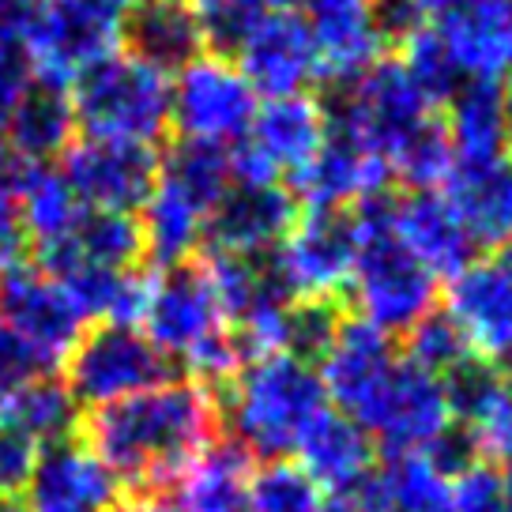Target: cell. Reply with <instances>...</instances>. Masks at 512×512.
<instances>
[{
	"label": "cell",
	"mask_w": 512,
	"mask_h": 512,
	"mask_svg": "<svg viewBox=\"0 0 512 512\" xmlns=\"http://www.w3.org/2000/svg\"><path fill=\"white\" fill-rule=\"evenodd\" d=\"M219 400L200 381H166L83 418V441L121 486L162 497L219 441Z\"/></svg>",
	"instance_id": "6da1fadb"
},
{
	"label": "cell",
	"mask_w": 512,
	"mask_h": 512,
	"mask_svg": "<svg viewBox=\"0 0 512 512\" xmlns=\"http://www.w3.org/2000/svg\"><path fill=\"white\" fill-rule=\"evenodd\" d=\"M328 407L313 362L298 354H264L249 358L230 381L226 400L219 403V422H226L234 445L249 460H283L290 456L305 430Z\"/></svg>",
	"instance_id": "7a4b0ae2"
},
{
	"label": "cell",
	"mask_w": 512,
	"mask_h": 512,
	"mask_svg": "<svg viewBox=\"0 0 512 512\" xmlns=\"http://www.w3.org/2000/svg\"><path fill=\"white\" fill-rule=\"evenodd\" d=\"M140 332L166 362H181L192 381L208 388L234 381L238 369L249 362L200 264H177L147 275Z\"/></svg>",
	"instance_id": "3957f363"
},
{
	"label": "cell",
	"mask_w": 512,
	"mask_h": 512,
	"mask_svg": "<svg viewBox=\"0 0 512 512\" xmlns=\"http://www.w3.org/2000/svg\"><path fill=\"white\" fill-rule=\"evenodd\" d=\"M68 106L87 140L155 147L170 125V72L113 49L72 80Z\"/></svg>",
	"instance_id": "277c9868"
},
{
	"label": "cell",
	"mask_w": 512,
	"mask_h": 512,
	"mask_svg": "<svg viewBox=\"0 0 512 512\" xmlns=\"http://www.w3.org/2000/svg\"><path fill=\"white\" fill-rule=\"evenodd\" d=\"M354 272L351 290L358 313L369 328L384 336L392 332H411L415 324L433 313L437 302V279H433L407 245L392 230V204L388 200H369L354 215Z\"/></svg>",
	"instance_id": "5b68a950"
},
{
	"label": "cell",
	"mask_w": 512,
	"mask_h": 512,
	"mask_svg": "<svg viewBox=\"0 0 512 512\" xmlns=\"http://www.w3.org/2000/svg\"><path fill=\"white\" fill-rule=\"evenodd\" d=\"M121 19L106 0H34L19 42L31 80L68 95L83 68L121 49Z\"/></svg>",
	"instance_id": "8992f818"
},
{
	"label": "cell",
	"mask_w": 512,
	"mask_h": 512,
	"mask_svg": "<svg viewBox=\"0 0 512 512\" xmlns=\"http://www.w3.org/2000/svg\"><path fill=\"white\" fill-rule=\"evenodd\" d=\"M256 110V91L226 53H196L170 76V125L185 144H241Z\"/></svg>",
	"instance_id": "52a82bcc"
},
{
	"label": "cell",
	"mask_w": 512,
	"mask_h": 512,
	"mask_svg": "<svg viewBox=\"0 0 512 512\" xmlns=\"http://www.w3.org/2000/svg\"><path fill=\"white\" fill-rule=\"evenodd\" d=\"M166 373H170V362L147 343L140 328L95 324L72 347L61 381L68 384L72 400L80 407L98 411L144 388H155L166 381Z\"/></svg>",
	"instance_id": "ba28073f"
},
{
	"label": "cell",
	"mask_w": 512,
	"mask_h": 512,
	"mask_svg": "<svg viewBox=\"0 0 512 512\" xmlns=\"http://www.w3.org/2000/svg\"><path fill=\"white\" fill-rule=\"evenodd\" d=\"M354 249V219L343 211H305L279 241L272 272L290 302L328 305L351 287Z\"/></svg>",
	"instance_id": "9c48e42d"
},
{
	"label": "cell",
	"mask_w": 512,
	"mask_h": 512,
	"mask_svg": "<svg viewBox=\"0 0 512 512\" xmlns=\"http://www.w3.org/2000/svg\"><path fill=\"white\" fill-rule=\"evenodd\" d=\"M430 98L418 91L400 61H377L366 76H358L351 95L339 106L336 132L354 144L377 151L384 162L396 155L418 128L433 121Z\"/></svg>",
	"instance_id": "30bf717a"
},
{
	"label": "cell",
	"mask_w": 512,
	"mask_h": 512,
	"mask_svg": "<svg viewBox=\"0 0 512 512\" xmlns=\"http://www.w3.org/2000/svg\"><path fill=\"white\" fill-rule=\"evenodd\" d=\"M0 328L31 347L53 373L68 362L72 347L87 332V320L53 275L38 264H19L0 279Z\"/></svg>",
	"instance_id": "8fae6325"
},
{
	"label": "cell",
	"mask_w": 512,
	"mask_h": 512,
	"mask_svg": "<svg viewBox=\"0 0 512 512\" xmlns=\"http://www.w3.org/2000/svg\"><path fill=\"white\" fill-rule=\"evenodd\" d=\"M57 174L87 211L136 215L159 181V155L155 147L80 136L61 151Z\"/></svg>",
	"instance_id": "7c38bea8"
},
{
	"label": "cell",
	"mask_w": 512,
	"mask_h": 512,
	"mask_svg": "<svg viewBox=\"0 0 512 512\" xmlns=\"http://www.w3.org/2000/svg\"><path fill=\"white\" fill-rule=\"evenodd\" d=\"M456 422L448 407L445 381L396 358V369L366 415L362 430L373 433L392 456H426L441 445Z\"/></svg>",
	"instance_id": "4fadbf2b"
},
{
	"label": "cell",
	"mask_w": 512,
	"mask_h": 512,
	"mask_svg": "<svg viewBox=\"0 0 512 512\" xmlns=\"http://www.w3.org/2000/svg\"><path fill=\"white\" fill-rule=\"evenodd\" d=\"M317 358L324 400H332L339 415L362 426L396 369V354H392L388 336L369 328L366 320H336V328Z\"/></svg>",
	"instance_id": "5bb4252c"
},
{
	"label": "cell",
	"mask_w": 512,
	"mask_h": 512,
	"mask_svg": "<svg viewBox=\"0 0 512 512\" xmlns=\"http://www.w3.org/2000/svg\"><path fill=\"white\" fill-rule=\"evenodd\" d=\"M456 332L464 336L467 351L486 366L509 373L512 369V268L497 260L467 264L452 275L448 313Z\"/></svg>",
	"instance_id": "9a60e30c"
},
{
	"label": "cell",
	"mask_w": 512,
	"mask_h": 512,
	"mask_svg": "<svg viewBox=\"0 0 512 512\" xmlns=\"http://www.w3.org/2000/svg\"><path fill=\"white\" fill-rule=\"evenodd\" d=\"M117 505L121 482L80 437L42 448L23 490L27 512H113Z\"/></svg>",
	"instance_id": "2e32d148"
},
{
	"label": "cell",
	"mask_w": 512,
	"mask_h": 512,
	"mask_svg": "<svg viewBox=\"0 0 512 512\" xmlns=\"http://www.w3.org/2000/svg\"><path fill=\"white\" fill-rule=\"evenodd\" d=\"M305 31L317 53V76L358 80L381 61V0H305Z\"/></svg>",
	"instance_id": "e0dca14e"
},
{
	"label": "cell",
	"mask_w": 512,
	"mask_h": 512,
	"mask_svg": "<svg viewBox=\"0 0 512 512\" xmlns=\"http://www.w3.org/2000/svg\"><path fill=\"white\" fill-rule=\"evenodd\" d=\"M452 422H460L482 464L512 467V377L471 358L445 377Z\"/></svg>",
	"instance_id": "ac0fdd59"
},
{
	"label": "cell",
	"mask_w": 512,
	"mask_h": 512,
	"mask_svg": "<svg viewBox=\"0 0 512 512\" xmlns=\"http://www.w3.org/2000/svg\"><path fill=\"white\" fill-rule=\"evenodd\" d=\"M388 162L354 144L339 132H328V140L302 170H294V196L305 204V211H339L347 204H369L381 200L388 185Z\"/></svg>",
	"instance_id": "d6986e66"
},
{
	"label": "cell",
	"mask_w": 512,
	"mask_h": 512,
	"mask_svg": "<svg viewBox=\"0 0 512 512\" xmlns=\"http://www.w3.org/2000/svg\"><path fill=\"white\" fill-rule=\"evenodd\" d=\"M238 72L256 95L290 98L302 95V87L317 76V53L309 42L302 16L294 12H275L264 23L241 38L238 46Z\"/></svg>",
	"instance_id": "ffe728a7"
},
{
	"label": "cell",
	"mask_w": 512,
	"mask_h": 512,
	"mask_svg": "<svg viewBox=\"0 0 512 512\" xmlns=\"http://www.w3.org/2000/svg\"><path fill=\"white\" fill-rule=\"evenodd\" d=\"M437 42L456 76L490 83L512 72V0H464L437 19Z\"/></svg>",
	"instance_id": "44dd1931"
},
{
	"label": "cell",
	"mask_w": 512,
	"mask_h": 512,
	"mask_svg": "<svg viewBox=\"0 0 512 512\" xmlns=\"http://www.w3.org/2000/svg\"><path fill=\"white\" fill-rule=\"evenodd\" d=\"M298 219L294 196L279 185H230L226 196L208 215L211 253L230 256H260L287 238V230Z\"/></svg>",
	"instance_id": "7402d4cb"
},
{
	"label": "cell",
	"mask_w": 512,
	"mask_h": 512,
	"mask_svg": "<svg viewBox=\"0 0 512 512\" xmlns=\"http://www.w3.org/2000/svg\"><path fill=\"white\" fill-rule=\"evenodd\" d=\"M448 211L460 219L471 245L509 249L512 245V155L486 162H456L445 177Z\"/></svg>",
	"instance_id": "603a6c76"
},
{
	"label": "cell",
	"mask_w": 512,
	"mask_h": 512,
	"mask_svg": "<svg viewBox=\"0 0 512 512\" xmlns=\"http://www.w3.org/2000/svg\"><path fill=\"white\" fill-rule=\"evenodd\" d=\"M144 260V238L136 215L121 211H80L76 226L53 241L46 249H38V268L46 275H64L76 268H98V272H136V264Z\"/></svg>",
	"instance_id": "cb8c5ba5"
},
{
	"label": "cell",
	"mask_w": 512,
	"mask_h": 512,
	"mask_svg": "<svg viewBox=\"0 0 512 512\" xmlns=\"http://www.w3.org/2000/svg\"><path fill=\"white\" fill-rule=\"evenodd\" d=\"M298 460L302 471L317 482V490L351 494L373 475V441L362 426H354L347 415H339L336 407H324L317 422L305 430L298 441Z\"/></svg>",
	"instance_id": "d4e9b609"
},
{
	"label": "cell",
	"mask_w": 512,
	"mask_h": 512,
	"mask_svg": "<svg viewBox=\"0 0 512 512\" xmlns=\"http://www.w3.org/2000/svg\"><path fill=\"white\" fill-rule=\"evenodd\" d=\"M328 140V117L313 98L290 95V98H268V106H260L249 125V136L241 144L256 151L260 159L279 170H302L305 162L317 155Z\"/></svg>",
	"instance_id": "484cf974"
},
{
	"label": "cell",
	"mask_w": 512,
	"mask_h": 512,
	"mask_svg": "<svg viewBox=\"0 0 512 512\" xmlns=\"http://www.w3.org/2000/svg\"><path fill=\"white\" fill-rule=\"evenodd\" d=\"M392 230L407 245V253L437 279V275H460L471 264L475 245L464 234L460 219L448 211L441 196H411L403 204H392Z\"/></svg>",
	"instance_id": "4316f807"
},
{
	"label": "cell",
	"mask_w": 512,
	"mask_h": 512,
	"mask_svg": "<svg viewBox=\"0 0 512 512\" xmlns=\"http://www.w3.org/2000/svg\"><path fill=\"white\" fill-rule=\"evenodd\" d=\"M121 42L140 61L155 64L162 72H177L200 53L204 34L189 0H140L121 19Z\"/></svg>",
	"instance_id": "83f0119b"
},
{
	"label": "cell",
	"mask_w": 512,
	"mask_h": 512,
	"mask_svg": "<svg viewBox=\"0 0 512 512\" xmlns=\"http://www.w3.org/2000/svg\"><path fill=\"white\" fill-rule=\"evenodd\" d=\"M136 223L144 238V256H151V264L162 272V268L189 264V256L200 249V241L208 234V211L177 185L159 177Z\"/></svg>",
	"instance_id": "f1b7e54d"
},
{
	"label": "cell",
	"mask_w": 512,
	"mask_h": 512,
	"mask_svg": "<svg viewBox=\"0 0 512 512\" xmlns=\"http://www.w3.org/2000/svg\"><path fill=\"white\" fill-rule=\"evenodd\" d=\"M0 422L31 437L38 448L61 445L83 430V407L72 400L68 384L61 377H34L16 384L0 400Z\"/></svg>",
	"instance_id": "f546056e"
},
{
	"label": "cell",
	"mask_w": 512,
	"mask_h": 512,
	"mask_svg": "<svg viewBox=\"0 0 512 512\" xmlns=\"http://www.w3.org/2000/svg\"><path fill=\"white\" fill-rule=\"evenodd\" d=\"M174 494V512H249V456L234 441H215L174 482Z\"/></svg>",
	"instance_id": "4dcf8cb0"
},
{
	"label": "cell",
	"mask_w": 512,
	"mask_h": 512,
	"mask_svg": "<svg viewBox=\"0 0 512 512\" xmlns=\"http://www.w3.org/2000/svg\"><path fill=\"white\" fill-rule=\"evenodd\" d=\"M72 132H76V121H72L68 95L31 80L27 95L16 102V110L0 132V140L8 144L16 159L49 162L72 144Z\"/></svg>",
	"instance_id": "1f68e13d"
},
{
	"label": "cell",
	"mask_w": 512,
	"mask_h": 512,
	"mask_svg": "<svg viewBox=\"0 0 512 512\" xmlns=\"http://www.w3.org/2000/svg\"><path fill=\"white\" fill-rule=\"evenodd\" d=\"M448 147L456 162H486L505 155L509 144V117L501 91L490 83H467L448 98Z\"/></svg>",
	"instance_id": "d6a6232c"
},
{
	"label": "cell",
	"mask_w": 512,
	"mask_h": 512,
	"mask_svg": "<svg viewBox=\"0 0 512 512\" xmlns=\"http://www.w3.org/2000/svg\"><path fill=\"white\" fill-rule=\"evenodd\" d=\"M8 196L16 200L19 219L27 226V238L38 249L61 241L83 211V204L64 185V177L57 174V166H49V162H23Z\"/></svg>",
	"instance_id": "836d02e7"
},
{
	"label": "cell",
	"mask_w": 512,
	"mask_h": 512,
	"mask_svg": "<svg viewBox=\"0 0 512 512\" xmlns=\"http://www.w3.org/2000/svg\"><path fill=\"white\" fill-rule=\"evenodd\" d=\"M381 512H452V475L430 456H392L381 475H369Z\"/></svg>",
	"instance_id": "e575fe53"
},
{
	"label": "cell",
	"mask_w": 512,
	"mask_h": 512,
	"mask_svg": "<svg viewBox=\"0 0 512 512\" xmlns=\"http://www.w3.org/2000/svg\"><path fill=\"white\" fill-rule=\"evenodd\" d=\"M159 177L170 181L177 189L192 196L200 208L215 211V204L226 196L230 189V151L223 147H204V144H181L159 159Z\"/></svg>",
	"instance_id": "d590c367"
},
{
	"label": "cell",
	"mask_w": 512,
	"mask_h": 512,
	"mask_svg": "<svg viewBox=\"0 0 512 512\" xmlns=\"http://www.w3.org/2000/svg\"><path fill=\"white\" fill-rule=\"evenodd\" d=\"M317 482L305 475L298 464L275 460L249 475V512H320Z\"/></svg>",
	"instance_id": "8d00e7d4"
},
{
	"label": "cell",
	"mask_w": 512,
	"mask_h": 512,
	"mask_svg": "<svg viewBox=\"0 0 512 512\" xmlns=\"http://www.w3.org/2000/svg\"><path fill=\"white\" fill-rule=\"evenodd\" d=\"M189 4L204 38L219 49H234L256 23H264L275 12H290L294 0H189Z\"/></svg>",
	"instance_id": "74e56055"
},
{
	"label": "cell",
	"mask_w": 512,
	"mask_h": 512,
	"mask_svg": "<svg viewBox=\"0 0 512 512\" xmlns=\"http://www.w3.org/2000/svg\"><path fill=\"white\" fill-rule=\"evenodd\" d=\"M452 166H456V155H452V147H448L445 125H437V121H426V125L418 128L403 147H396V155L388 159V170H396V174H400L407 185H415V189L445 185V177L452 174Z\"/></svg>",
	"instance_id": "f35d334b"
},
{
	"label": "cell",
	"mask_w": 512,
	"mask_h": 512,
	"mask_svg": "<svg viewBox=\"0 0 512 512\" xmlns=\"http://www.w3.org/2000/svg\"><path fill=\"white\" fill-rule=\"evenodd\" d=\"M475 354L467 351L464 336L456 332V324L445 313H430V317L411 328V351L407 362H415L418 369H426L433 377H452L460 366H467Z\"/></svg>",
	"instance_id": "ab89813d"
},
{
	"label": "cell",
	"mask_w": 512,
	"mask_h": 512,
	"mask_svg": "<svg viewBox=\"0 0 512 512\" xmlns=\"http://www.w3.org/2000/svg\"><path fill=\"white\" fill-rule=\"evenodd\" d=\"M403 72L411 76L422 95L430 98V102H441V98H452L456 95V72H452V64H448L445 49L437 42V34L430 27H411L407 38H403Z\"/></svg>",
	"instance_id": "60d3db41"
},
{
	"label": "cell",
	"mask_w": 512,
	"mask_h": 512,
	"mask_svg": "<svg viewBox=\"0 0 512 512\" xmlns=\"http://www.w3.org/2000/svg\"><path fill=\"white\" fill-rule=\"evenodd\" d=\"M452 512H512V471L471 464L452 479Z\"/></svg>",
	"instance_id": "b9f144b4"
},
{
	"label": "cell",
	"mask_w": 512,
	"mask_h": 512,
	"mask_svg": "<svg viewBox=\"0 0 512 512\" xmlns=\"http://www.w3.org/2000/svg\"><path fill=\"white\" fill-rule=\"evenodd\" d=\"M38 452L42 448L34 445L31 437H23L19 430L0 422V501L23 497L34 475V464H38Z\"/></svg>",
	"instance_id": "7bdbcfd3"
},
{
	"label": "cell",
	"mask_w": 512,
	"mask_h": 512,
	"mask_svg": "<svg viewBox=\"0 0 512 512\" xmlns=\"http://www.w3.org/2000/svg\"><path fill=\"white\" fill-rule=\"evenodd\" d=\"M27 249H31V238L19 219L16 200L8 192H0V279L16 272L19 264H27Z\"/></svg>",
	"instance_id": "ee69618b"
},
{
	"label": "cell",
	"mask_w": 512,
	"mask_h": 512,
	"mask_svg": "<svg viewBox=\"0 0 512 512\" xmlns=\"http://www.w3.org/2000/svg\"><path fill=\"white\" fill-rule=\"evenodd\" d=\"M27 87H31V68H27L23 49L0 42V132L8 125L16 102L27 95Z\"/></svg>",
	"instance_id": "f6af8a7d"
},
{
	"label": "cell",
	"mask_w": 512,
	"mask_h": 512,
	"mask_svg": "<svg viewBox=\"0 0 512 512\" xmlns=\"http://www.w3.org/2000/svg\"><path fill=\"white\" fill-rule=\"evenodd\" d=\"M31 12H34V0H0V42L4 46H19L23 42Z\"/></svg>",
	"instance_id": "bcb514c9"
},
{
	"label": "cell",
	"mask_w": 512,
	"mask_h": 512,
	"mask_svg": "<svg viewBox=\"0 0 512 512\" xmlns=\"http://www.w3.org/2000/svg\"><path fill=\"white\" fill-rule=\"evenodd\" d=\"M320 512H381V505H377V497H373L369 479H366L358 490H351V494H336L332 501H324Z\"/></svg>",
	"instance_id": "7dc6e473"
},
{
	"label": "cell",
	"mask_w": 512,
	"mask_h": 512,
	"mask_svg": "<svg viewBox=\"0 0 512 512\" xmlns=\"http://www.w3.org/2000/svg\"><path fill=\"white\" fill-rule=\"evenodd\" d=\"M464 0H400V8L407 12L411 23L418 19H445L448 12H456Z\"/></svg>",
	"instance_id": "c3c4849f"
},
{
	"label": "cell",
	"mask_w": 512,
	"mask_h": 512,
	"mask_svg": "<svg viewBox=\"0 0 512 512\" xmlns=\"http://www.w3.org/2000/svg\"><path fill=\"white\" fill-rule=\"evenodd\" d=\"M113 512H174V505L166 497H136V501H125Z\"/></svg>",
	"instance_id": "681fc988"
},
{
	"label": "cell",
	"mask_w": 512,
	"mask_h": 512,
	"mask_svg": "<svg viewBox=\"0 0 512 512\" xmlns=\"http://www.w3.org/2000/svg\"><path fill=\"white\" fill-rule=\"evenodd\" d=\"M501 102H505V117H509V140H512V72L505 76V95H501Z\"/></svg>",
	"instance_id": "f907efd6"
},
{
	"label": "cell",
	"mask_w": 512,
	"mask_h": 512,
	"mask_svg": "<svg viewBox=\"0 0 512 512\" xmlns=\"http://www.w3.org/2000/svg\"><path fill=\"white\" fill-rule=\"evenodd\" d=\"M106 4H110V8H117V12H121V16H125L128 8H136V4H140V0H106Z\"/></svg>",
	"instance_id": "816d5d0a"
},
{
	"label": "cell",
	"mask_w": 512,
	"mask_h": 512,
	"mask_svg": "<svg viewBox=\"0 0 512 512\" xmlns=\"http://www.w3.org/2000/svg\"><path fill=\"white\" fill-rule=\"evenodd\" d=\"M0 400H4V388H0Z\"/></svg>",
	"instance_id": "f5cc1de1"
}]
</instances>
